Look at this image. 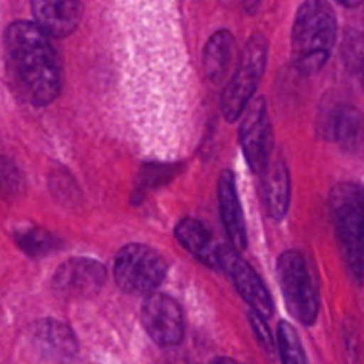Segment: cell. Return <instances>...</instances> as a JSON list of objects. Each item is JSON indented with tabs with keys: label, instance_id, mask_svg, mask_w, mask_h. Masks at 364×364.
Returning <instances> with one entry per match:
<instances>
[{
	"label": "cell",
	"instance_id": "obj_1",
	"mask_svg": "<svg viewBox=\"0 0 364 364\" xmlns=\"http://www.w3.org/2000/svg\"><path fill=\"white\" fill-rule=\"evenodd\" d=\"M7 68L14 87L34 107H45L60 91V63L48 36L31 21H14L4 32Z\"/></svg>",
	"mask_w": 364,
	"mask_h": 364
},
{
	"label": "cell",
	"instance_id": "obj_2",
	"mask_svg": "<svg viewBox=\"0 0 364 364\" xmlns=\"http://www.w3.org/2000/svg\"><path fill=\"white\" fill-rule=\"evenodd\" d=\"M336 16L333 7L322 0L301 4L291 28V55L301 73L313 75L329 60L336 43Z\"/></svg>",
	"mask_w": 364,
	"mask_h": 364
},
{
	"label": "cell",
	"instance_id": "obj_3",
	"mask_svg": "<svg viewBox=\"0 0 364 364\" xmlns=\"http://www.w3.org/2000/svg\"><path fill=\"white\" fill-rule=\"evenodd\" d=\"M269 43L263 34H252L242 50L240 63L223 92V114L228 121H237L252 102L256 87L267 66Z\"/></svg>",
	"mask_w": 364,
	"mask_h": 364
},
{
	"label": "cell",
	"instance_id": "obj_4",
	"mask_svg": "<svg viewBox=\"0 0 364 364\" xmlns=\"http://www.w3.org/2000/svg\"><path fill=\"white\" fill-rule=\"evenodd\" d=\"M338 238L352 277L364 284V213L354 185H340L331 194Z\"/></svg>",
	"mask_w": 364,
	"mask_h": 364
},
{
	"label": "cell",
	"instance_id": "obj_5",
	"mask_svg": "<svg viewBox=\"0 0 364 364\" xmlns=\"http://www.w3.org/2000/svg\"><path fill=\"white\" fill-rule=\"evenodd\" d=\"M277 279L290 315L302 326H313L318 316V295L304 256L299 251L283 252L277 262Z\"/></svg>",
	"mask_w": 364,
	"mask_h": 364
},
{
	"label": "cell",
	"instance_id": "obj_6",
	"mask_svg": "<svg viewBox=\"0 0 364 364\" xmlns=\"http://www.w3.org/2000/svg\"><path fill=\"white\" fill-rule=\"evenodd\" d=\"M167 263L155 249L142 244L124 245L116 256L114 277L117 287L127 294L151 295L162 284Z\"/></svg>",
	"mask_w": 364,
	"mask_h": 364
},
{
	"label": "cell",
	"instance_id": "obj_7",
	"mask_svg": "<svg viewBox=\"0 0 364 364\" xmlns=\"http://www.w3.org/2000/svg\"><path fill=\"white\" fill-rule=\"evenodd\" d=\"M240 144L245 160L255 174L263 176L270 166L274 134L272 123L267 112V103L263 98H255L242 114Z\"/></svg>",
	"mask_w": 364,
	"mask_h": 364
},
{
	"label": "cell",
	"instance_id": "obj_8",
	"mask_svg": "<svg viewBox=\"0 0 364 364\" xmlns=\"http://www.w3.org/2000/svg\"><path fill=\"white\" fill-rule=\"evenodd\" d=\"M141 320L146 333L160 347H176L183 340V311L169 295L159 291L148 295L142 302Z\"/></svg>",
	"mask_w": 364,
	"mask_h": 364
},
{
	"label": "cell",
	"instance_id": "obj_9",
	"mask_svg": "<svg viewBox=\"0 0 364 364\" xmlns=\"http://www.w3.org/2000/svg\"><path fill=\"white\" fill-rule=\"evenodd\" d=\"M107 281V270L91 258H71L57 269L52 290L63 299H87L98 294Z\"/></svg>",
	"mask_w": 364,
	"mask_h": 364
},
{
	"label": "cell",
	"instance_id": "obj_10",
	"mask_svg": "<svg viewBox=\"0 0 364 364\" xmlns=\"http://www.w3.org/2000/svg\"><path fill=\"white\" fill-rule=\"evenodd\" d=\"M219 259H220V269L226 270L228 276L233 279L238 294L245 299V302L251 306L252 311L262 315L263 318L272 316L274 313L272 297H270L269 290H267L262 277L256 274V270L252 269L249 263H245L244 259L238 258L237 252H233L228 247H223V245H220Z\"/></svg>",
	"mask_w": 364,
	"mask_h": 364
},
{
	"label": "cell",
	"instance_id": "obj_11",
	"mask_svg": "<svg viewBox=\"0 0 364 364\" xmlns=\"http://www.w3.org/2000/svg\"><path fill=\"white\" fill-rule=\"evenodd\" d=\"M31 7L36 25L46 36H53V38H66L73 34L84 14V4L71 2V0H63V2L34 0Z\"/></svg>",
	"mask_w": 364,
	"mask_h": 364
},
{
	"label": "cell",
	"instance_id": "obj_12",
	"mask_svg": "<svg viewBox=\"0 0 364 364\" xmlns=\"http://www.w3.org/2000/svg\"><path fill=\"white\" fill-rule=\"evenodd\" d=\"M219 206L220 219H223L224 230L230 237L231 245L237 251H244L247 247V233H245V223L244 215H242L235 174L228 169L223 171L219 180Z\"/></svg>",
	"mask_w": 364,
	"mask_h": 364
},
{
	"label": "cell",
	"instance_id": "obj_13",
	"mask_svg": "<svg viewBox=\"0 0 364 364\" xmlns=\"http://www.w3.org/2000/svg\"><path fill=\"white\" fill-rule=\"evenodd\" d=\"M32 341L45 355L57 359H70L77 352L75 334L66 323L53 318H43L31 329Z\"/></svg>",
	"mask_w": 364,
	"mask_h": 364
},
{
	"label": "cell",
	"instance_id": "obj_14",
	"mask_svg": "<svg viewBox=\"0 0 364 364\" xmlns=\"http://www.w3.org/2000/svg\"><path fill=\"white\" fill-rule=\"evenodd\" d=\"M290 173L287 162L277 159L262 176V198L267 213L274 220L287 217L290 208Z\"/></svg>",
	"mask_w": 364,
	"mask_h": 364
},
{
	"label": "cell",
	"instance_id": "obj_15",
	"mask_svg": "<svg viewBox=\"0 0 364 364\" xmlns=\"http://www.w3.org/2000/svg\"><path fill=\"white\" fill-rule=\"evenodd\" d=\"M176 238L191 255L201 259L205 265L212 269H220V245H215L212 240V235L206 230L205 224L196 219H183L176 226Z\"/></svg>",
	"mask_w": 364,
	"mask_h": 364
},
{
	"label": "cell",
	"instance_id": "obj_16",
	"mask_svg": "<svg viewBox=\"0 0 364 364\" xmlns=\"http://www.w3.org/2000/svg\"><path fill=\"white\" fill-rule=\"evenodd\" d=\"M235 53V39L228 31H219L208 39L203 52V68L210 84L220 85L226 80Z\"/></svg>",
	"mask_w": 364,
	"mask_h": 364
},
{
	"label": "cell",
	"instance_id": "obj_17",
	"mask_svg": "<svg viewBox=\"0 0 364 364\" xmlns=\"http://www.w3.org/2000/svg\"><path fill=\"white\" fill-rule=\"evenodd\" d=\"M329 135L347 151H355L364 141V117L355 107L341 105L329 119Z\"/></svg>",
	"mask_w": 364,
	"mask_h": 364
},
{
	"label": "cell",
	"instance_id": "obj_18",
	"mask_svg": "<svg viewBox=\"0 0 364 364\" xmlns=\"http://www.w3.org/2000/svg\"><path fill=\"white\" fill-rule=\"evenodd\" d=\"M13 237L18 247L31 258H41L60 247L59 240L50 231L38 226H18Z\"/></svg>",
	"mask_w": 364,
	"mask_h": 364
},
{
	"label": "cell",
	"instance_id": "obj_19",
	"mask_svg": "<svg viewBox=\"0 0 364 364\" xmlns=\"http://www.w3.org/2000/svg\"><path fill=\"white\" fill-rule=\"evenodd\" d=\"M277 348L283 364H308L304 347L297 331L288 322H281L277 329Z\"/></svg>",
	"mask_w": 364,
	"mask_h": 364
},
{
	"label": "cell",
	"instance_id": "obj_20",
	"mask_svg": "<svg viewBox=\"0 0 364 364\" xmlns=\"http://www.w3.org/2000/svg\"><path fill=\"white\" fill-rule=\"evenodd\" d=\"M249 322H251L252 331H255L259 345L265 348L267 354L274 355L276 352H279V348H277V341H274L272 333H270V327L267 326V318H263V316L258 315L256 311H251L249 313Z\"/></svg>",
	"mask_w": 364,
	"mask_h": 364
},
{
	"label": "cell",
	"instance_id": "obj_21",
	"mask_svg": "<svg viewBox=\"0 0 364 364\" xmlns=\"http://www.w3.org/2000/svg\"><path fill=\"white\" fill-rule=\"evenodd\" d=\"M173 167H162V166H146L144 171L141 173V181H139V191L141 196L144 194L148 188L159 187L160 183H166L169 178H173Z\"/></svg>",
	"mask_w": 364,
	"mask_h": 364
},
{
	"label": "cell",
	"instance_id": "obj_22",
	"mask_svg": "<svg viewBox=\"0 0 364 364\" xmlns=\"http://www.w3.org/2000/svg\"><path fill=\"white\" fill-rule=\"evenodd\" d=\"M50 188H52L53 196H55L57 199L63 196V191H66L68 205H71L75 199H78V196H77L78 191H77V187H75L73 180H71V178L64 173H53L52 174V178H50Z\"/></svg>",
	"mask_w": 364,
	"mask_h": 364
},
{
	"label": "cell",
	"instance_id": "obj_23",
	"mask_svg": "<svg viewBox=\"0 0 364 364\" xmlns=\"http://www.w3.org/2000/svg\"><path fill=\"white\" fill-rule=\"evenodd\" d=\"M354 192H355V198H358L359 206H361V210H363V213H364V188L363 187H358V185H354Z\"/></svg>",
	"mask_w": 364,
	"mask_h": 364
},
{
	"label": "cell",
	"instance_id": "obj_24",
	"mask_svg": "<svg viewBox=\"0 0 364 364\" xmlns=\"http://www.w3.org/2000/svg\"><path fill=\"white\" fill-rule=\"evenodd\" d=\"M213 364H238L237 361H233V359H228V358H219Z\"/></svg>",
	"mask_w": 364,
	"mask_h": 364
},
{
	"label": "cell",
	"instance_id": "obj_25",
	"mask_svg": "<svg viewBox=\"0 0 364 364\" xmlns=\"http://www.w3.org/2000/svg\"><path fill=\"white\" fill-rule=\"evenodd\" d=\"M340 4H341V6H345V7H358V6H361V2H341V0H340Z\"/></svg>",
	"mask_w": 364,
	"mask_h": 364
},
{
	"label": "cell",
	"instance_id": "obj_26",
	"mask_svg": "<svg viewBox=\"0 0 364 364\" xmlns=\"http://www.w3.org/2000/svg\"><path fill=\"white\" fill-rule=\"evenodd\" d=\"M361 78H363V89H364V64H363V68H361Z\"/></svg>",
	"mask_w": 364,
	"mask_h": 364
}]
</instances>
